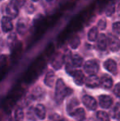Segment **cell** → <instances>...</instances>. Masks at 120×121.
I'll return each instance as SVG.
<instances>
[{
  "label": "cell",
  "mask_w": 120,
  "mask_h": 121,
  "mask_svg": "<svg viewBox=\"0 0 120 121\" xmlns=\"http://www.w3.org/2000/svg\"><path fill=\"white\" fill-rule=\"evenodd\" d=\"M23 93V90L21 87H15L12 89V92L9 94L8 98L3 101V108L6 110H10L13 105L17 102V100L21 97Z\"/></svg>",
  "instance_id": "1"
},
{
  "label": "cell",
  "mask_w": 120,
  "mask_h": 121,
  "mask_svg": "<svg viewBox=\"0 0 120 121\" xmlns=\"http://www.w3.org/2000/svg\"><path fill=\"white\" fill-rule=\"evenodd\" d=\"M68 88L65 86L63 80L58 79L56 82V88H55V100L57 103H62L64 97L68 95Z\"/></svg>",
  "instance_id": "2"
},
{
  "label": "cell",
  "mask_w": 120,
  "mask_h": 121,
  "mask_svg": "<svg viewBox=\"0 0 120 121\" xmlns=\"http://www.w3.org/2000/svg\"><path fill=\"white\" fill-rule=\"evenodd\" d=\"M18 13H19V8L17 5L16 0H10L6 7L7 16L11 19H14L18 16Z\"/></svg>",
  "instance_id": "3"
},
{
  "label": "cell",
  "mask_w": 120,
  "mask_h": 121,
  "mask_svg": "<svg viewBox=\"0 0 120 121\" xmlns=\"http://www.w3.org/2000/svg\"><path fill=\"white\" fill-rule=\"evenodd\" d=\"M84 70L87 74H90V76L95 75L99 71V64L97 61L93 59L87 61L84 64Z\"/></svg>",
  "instance_id": "4"
},
{
  "label": "cell",
  "mask_w": 120,
  "mask_h": 121,
  "mask_svg": "<svg viewBox=\"0 0 120 121\" xmlns=\"http://www.w3.org/2000/svg\"><path fill=\"white\" fill-rule=\"evenodd\" d=\"M29 28V22L26 18H20L17 22V31L19 35H23Z\"/></svg>",
  "instance_id": "5"
},
{
  "label": "cell",
  "mask_w": 120,
  "mask_h": 121,
  "mask_svg": "<svg viewBox=\"0 0 120 121\" xmlns=\"http://www.w3.org/2000/svg\"><path fill=\"white\" fill-rule=\"evenodd\" d=\"M109 47L111 51L113 52H116L120 49V40L117 35H112V34H109Z\"/></svg>",
  "instance_id": "6"
},
{
  "label": "cell",
  "mask_w": 120,
  "mask_h": 121,
  "mask_svg": "<svg viewBox=\"0 0 120 121\" xmlns=\"http://www.w3.org/2000/svg\"><path fill=\"white\" fill-rule=\"evenodd\" d=\"M1 28L4 33L11 32L13 30V24L11 18L8 16H3L1 19Z\"/></svg>",
  "instance_id": "7"
},
{
  "label": "cell",
  "mask_w": 120,
  "mask_h": 121,
  "mask_svg": "<svg viewBox=\"0 0 120 121\" xmlns=\"http://www.w3.org/2000/svg\"><path fill=\"white\" fill-rule=\"evenodd\" d=\"M109 46V39L104 34H100L99 35L97 40H96V47L99 50H105L107 47Z\"/></svg>",
  "instance_id": "8"
},
{
  "label": "cell",
  "mask_w": 120,
  "mask_h": 121,
  "mask_svg": "<svg viewBox=\"0 0 120 121\" xmlns=\"http://www.w3.org/2000/svg\"><path fill=\"white\" fill-rule=\"evenodd\" d=\"M65 62V55H63L61 53H58L53 57L52 59V66L55 69H59L62 66L63 63Z\"/></svg>",
  "instance_id": "9"
},
{
  "label": "cell",
  "mask_w": 120,
  "mask_h": 121,
  "mask_svg": "<svg viewBox=\"0 0 120 121\" xmlns=\"http://www.w3.org/2000/svg\"><path fill=\"white\" fill-rule=\"evenodd\" d=\"M82 102L89 110H95L97 107V102L92 96H84L82 97Z\"/></svg>",
  "instance_id": "10"
},
{
  "label": "cell",
  "mask_w": 120,
  "mask_h": 121,
  "mask_svg": "<svg viewBox=\"0 0 120 121\" xmlns=\"http://www.w3.org/2000/svg\"><path fill=\"white\" fill-rule=\"evenodd\" d=\"M104 66L109 73H111L112 74H117L118 73V68H117V64L114 59H109L104 62Z\"/></svg>",
  "instance_id": "11"
},
{
  "label": "cell",
  "mask_w": 120,
  "mask_h": 121,
  "mask_svg": "<svg viewBox=\"0 0 120 121\" xmlns=\"http://www.w3.org/2000/svg\"><path fill=\"white\" fill-rule=\"evenodd\" d=\"M99 105L104 109H108L112 105L113 100L110 96H106V95H101L99 97Z\"/></svg>",
  "instance_id": "12"
},
{
  "label": "cell",
  "mask_w": 120,
  "mask_h": 121,
  "mask_svg": "<svg viewBox=\"0 0 120 121\" xmlns=\"http://www.w3.org/2000/svg\"><path fill=\"white\" fill-rule=\"evenodd\" d=\"M78 105H79V101L77 100V98H72L71 100H69L67 105V110L69 115H73L74 112L78 109L77 108V107H78Z\"/></svg>",
  "instance_id": "13"
},
{
  "label": "cell",
  "mask_w": 120,
  "mask_h": 121,
  "mask_svg": "<svg viewBox=\"0 0 120 121\" xmlns=\"http://www.w3.org/2000/svg\"><path fill=\"white\" fill-rule=\"evenodd\" d=\"M100 84V80L96 75L89 76L86 80V85L88 87H96Z\"/></svg>",
  "instance_id": "14"
},
{
  "label": "cell",
  "mask_w": 120,
  "mask_h": 121,
  "mask_svg": "<svg viewBox=\"0 0 120 121\" xmlns=\"http://www.w3.org/2000/svg\"><path fill=\"white\" fill-rule=\"evenodd\" d=\"M73 77L74 82L77 85H82L85 82V76L84 73L81 70H75L72 75Z\"/></svg>",
  "instance_id": "15"
},
{
  "label": "cell",
  "mask_w": 120,
  "mask_h": 121,
  "mask_svg": "<svg viewBox=\"0 0 120 121\" xmlns=\"http://www.w3.org/2000/svg\"><path fill=\"white\" fill-rule=\"evenodd\" d=\"M45 96V91L41 86H36L32 91V97L35 100H42Z\"/></svg>",
  "instance_id": "16"
},
{
  "label": "cell",
  "mask_w": 120,
  "mask_h": 121,
  "mask_svg": "<svg viewBox=\"0 0 120 121\" xmlns=\"http://www.w3.org/2000/svg\"><path fill=\"white\" fill-rule=\"evenodd\" d=\"M100 84L104 88L109 89L113 86V79L108 75H104L100 78Z\"/></svg>",
  "instance_id": "17"
},
{
  "label": "cell",
  "mask_w": 120,
  "mask_h": 121,
  "mask_svg": "<svg viewBox=\"0 0 120 121\" xmlns=\"http://www.w3.org/2000/svg\"><path fill=\"white\" fill-rule=\"evenodd\" d=\"M54 79H55V74L53 71L50 70L48 71V73H46V76H45V83L46 86H53L54 82Z\"/></svg>",
  "instance_id": "18"
},
{
  "label": "cell",
  "mask_w": 120,
  "mask_h": 121,
  "mask_svg": "<svg viewBox=\"0 0 120 121\" xmlns=\"http://www.w3.org/2000/svg\"><path fill=\"white\" fill-rule=\"evenodd\" d=\"M35 114H36V116L38 118H40V120H44L45 118V115H46V110H45V107L44 106V105H38L35 107Z\"/></svg>",
  "instance_id": "19"
},
{
  "label": "cell",
  "mask_w": 120,
  "mask_h": 121,
  "mask_svg": "<svg viewBox=\"0 0 120 121\" xmlns=\"http://www.w3.org/2000/svg\"><path fill=\"white\" fill-rule=\"evenodd\" d=\"M87 37L90 41H95L98 39V27L93 26L92 28L90 29L87 34Z\"/></svg>",
  "instance_id": "20"
},
{
  "label": "cell",
  "mask_w": 120,
  "mask_h": 121,
  "mask_svg": "<svg viewBox=\"0 0 120 121\" xmlns=\"http://www.w3.org/2000/svg\"><path fill=\"white\" fill-rule=\"evenodd\" d=\"M72 116H73L74 119L77 120V121H83L86 119L85 110H84V109H82V108H78L73 113Z\"/></svg>",
  "instance_id": "21"
},
{
  "label": "cell",
  "mask_w": 120,
  "mask_h": 121,
  "mask_svg": "<svg viewBox=\"0 0 120 121\" xmlns=\"http://www.w3.org/2000/svg\"><path fill=\"white\" fill-rule=\"evenodd\" d=\"M72 64L73 66L76 68L81 67L83 64V58L81 55H79L78 54H73L72 56Z\"/></svg>",
  "instance_id": "22"
},
{
  "label": "cell",
  "mask_w": 120,
  "mask_h": 121,
  "mask_svg": "<svg viewBox=\"0 0 120 121\" xmlns=\"http://www.w3.org/2000/svg\"><path fill=\"white\" fill-rule=\"evenodd\" d=\"M116 10V5L114 3H110L105 8V14L108 17H111L112 15H114V13H115Z\"/></svg>",
  "instance_id": "23"
},
{
  "label": "cell",
  "mask_w": 120,
  "mask_h": 121,
  "mask_svg": "<svg viewBox=\"0 0 120 121\" xmlns=\"http://www.w3.org/2000/svg\"><path fill=\"white\" fill-rule=\"evenodd\" d=\"M81 43V39L78 35H75L74 37H72L69 41V45H70L71 48L72 49H77V47L80 45Z\"/></svg>",
  "instance_id": "24"
},
{
  "label": "cell",
  "mask_w": 120,
  "mask_h": 121,
  "mask_svg": "<svg viewBox=\"0 0 120 121\" xmlns=\"http://www.w3.org/2000/svg\"><path fill=\"white\" fill-rule=\"evenodd\" d=\"M24 119V112L21 107H17L15 110V120L22 121Z\"/></svg>",
  "instance_id": "25"
},
{
  "label": "cell",
  "mask_w": 120,
  "mask_h": 121,
  "mask_svg": "<svg viewBox=\"0 0 120 121\" xmlns=\"http://www.w3.org/2000/svg\"><path fill=\"white\" fill-rule=\"evenodd\" d=\"M7 68V59H6V56L5 55H2L1 57V79H3V77L5 75V69Z\"/></svg>",
  "instance_id": "26"
},
{
  "label": "cell",
  "mask_w": 120,
  "mask_h": 121,
  "mask_svg": "<svg viewBox=\"0 0 120 121\" xmlns=\"http://www.w3.org/2000/svg\"><path fill=\"white\" fill-rule=\"evenodd\" d=\"M97 119L99 121H110L109 116L106 112L104 111H98L97 112Z\"/></svg>",
  "instance_id": "27"
},
{
  "label": "cell",
  "mask_w": 120,
  "mask_h": 121,
  "mask_svg": "<svg viewBox=\"0 0 120 121\" xmlns=\"http://www.w3.org/2000/svg\"><path fill=\"white\" fill-rule=\"evenodd\" d=\"M113 31L117 36H120V22H115L112 25Z\"/></svg>",
  "instance_id": "28"
},
{
  "label": "cell",
  "mask_w": 120,
  "mask_h": 121,
  "mask_svg": "<svg viewBox=\"0 0 120 121\" xmlns=\"http://www.w3.org/2000/svg\"><path fill=\"white\" fill-rule=\"evenodd\" d=\"M16 35L14 33H12L9 35L8 39V45H9L10 47H12L14 46L15 45V42H16Z\"/></svg>",
  "instance_id": "29"
},
{
  "label": "cell",
  "mask_w": 120,
  "mask_h": 121,
  "mask_svg": "<svg viewBox=\"0 0 120 121\" xmlns=\"http://www.w3.org/2000/svg\"><path fill=\"white\" fill-rule=\"evenodd\" d=\"M106 26H107V22L104 18H102L98 22V28L100 30H105Z\"/></svg>",
  "instance_id": "30"
},
{
  "label": "cell",
  "mask_w": 120,
  "mask_h": 121,
  "mask_svg": "<svg viewBox=\"0 0 120 121\" xmlns=\"http://www.w3.org/2000/svg\"><path fill=\"white\" fill-rule=\"evenodd\" d=\"M35 115H36V114H35V110H34L33 108H30L29 110L27 111L28 119L30 120L35 121Z\"/></svg>",
  "instance_id": "31"
},
{
  "label": "cell",
  "mask_w": 120,
  "mask_h": 121,
  "mask_svg": "<svg viewBox=\"0 0 120 121\" xmlns=\"http://www.w3.org/2000/svg\"><path fill=\"white\" fill-rule=\"evenodd\" d=\"M35 7H34V5L32 4V3H28L26 7V11L29 14H32V13L35 12Z\"/></svg>",
  "instance_id": "32"
},
{
  "label": "cell",
  "mask_w": 120,
  "mask_h": 121,
  "mask_svg": "<svg viewBox=\"0 0 120 121\" xmlns=\"http://www.w3.org/2000/svg\"><path fill=\"white\" fill-rule=\"evenodd\" d=\"M113 114H114V116L116 117V118L119 116V115L120 114V104H117L115 105L114 110H113Z\"/></svg>",
  "instance_id": "33"
},
{
  "label": "cell",
  "mask_w": 120,
  "mask_h": 121,
  "mask_svg": "<svg viewBox=\"0 0 120 121\" xmlns=\"http://www.w3.org/2000/svg\"><path fill=\"white\" fill-rule=\"evenodd\" d=\"M26 0H16V3L19 8H21L26 5Z\"/></svg>",
  "instance_id": "34"
},
{
  "label": "cell",
  "mask_w": 120,
  "mask_h": 121,
  "mask_svg": "<svg viewBox=\"0 0 120 121\" xmlns=\"http://www.w3.org/2000/svg\"><path fill=\"white\" fill-rule=\"evenodd\" d=\"M114 91V93H115L116 96L120 97V82H119V83H118V84L115 86Z\"/></svg>",
  "instance_id": "35"
},
{
  "label": "cell",
  "mask_w": 120,
  "mask_h": 121,
  "mask_svg": "<svg viewBox=\"0 0 120 121\" xmlns=\"http://www.w3.org/2000/svg\"><path fill=\"white\" fill-rule=\"evenodd\" d=\"M118 13H119V15L120 16V3H119V6H118Z\"/></svg>",
  "instance_id": "36"
},
{
  "label": "cell",
  "mask_w": 120,
  "mask_h": 121,
  "mask_svg": "<svg viewBox=\"0 0 120 121\" xmlns=\"http://www.w3.org/2000/svg\"><path fill=\"white\" fill-rule=\"evenodd\" d=\"M46 2H48V3H53L54 1H55V0H45Z\"/></svg>",
  "instance_id": "37"
},
{
  "label": "cell",
  "mask_w": 120,
  "mask_h": 121,
  "mask_svg": "<svg viewBox=\"0 0 120 121\" xmlns=\"http://www.w3.org/2000/svg\"><path fill=\"white\" fill-rule=\"evenodd\" d=\"M117 118H118V119H119V120L120 121V114H119V116H118V117H117Z\"/></svg>",
  "instance_id": "38"
},
{
  "label": "cell",
  "mask_w": 120,
  "mask_h": 121,
  "mask_svg": "<svg viewBox=\"0 0 120 121\" xmlns=\"http://www.w3.org/2000/svg\"><path fill=\"white\" fill-rule=\"evenodd\" d=\"M33 2H37V1H39V0H32Z\"/></svg>",
  "instance_id": "39"
}]
</instances>
